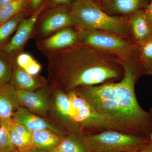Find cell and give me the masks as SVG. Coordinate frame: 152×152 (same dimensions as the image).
Returning a JSON list of instances; mask_svg holds the SVG:
<instances>
[{"mask_svg":"<svg viewBox=\"0 0 152 152\" xmlns=\"http://www.w3.org/2000/svg\"><path fill=\"white\" fill-rule=\"evenodd\" d=\"M12 118L31 132L47 130L56 133L61 138L69 134L54 120L33 113L21 106L18 107L14 112Z\"/></svg>","mask_w":152,"mask_h":152,"instance_id":"obj_10","label":"cell"},{"mask_svg":"<svg viewBox=\"0 0 152 152\" xmlns=\"http://www.w3.org/2000/svg\"><path fill=\"white\" fill-rule=\"evenodd\" d=\"M77 26L68 7H55L45 9L38 18L31 39L40 40L59 30Z\"/></svg>","mask_w":152,"mask_h":152,"instance_id":"obj_7","label":"cell"},{"mask_svg":"<svg viewBox=\"0 0 152 152\" xmlns=\"http://www.w3.org/2000/svg\"><path fill=\"white\" fill-rule=\"evenodd\" d=\"M44 2V0H30L27 8L32 14L40 7Z\"/></svg>","mask_w":152,"mask_h":152,"instance_id":"obj_26","label":"cell"},{"mask_svg":"<svg viewBox=\"0 0 152 152\" xmlns=\"http://www.w3.org/2000/svg\"><path fill=\"white\" fill-rule=\"evenodd\" d=\"M10 84L17 91H33L49 84L48 80L39 75H30L14 64Z\"/></svg>","mask_w":152,"mask_h":152,"instance_id":"obj_12","label":"cell"},{"mask_svg":"<svg viewBox=\"0 0 152 152\" xmlns=\"http://www.w3.org/2000/svg\"><path fill=\"white\" fill-rule=\"evenodd\" d=\"M13 144L8 128L2 121L0 126V152H17Z\"/></svg>","mask_w":152,"mask_h":152,"instance_id":"obj_24","label":"cell"},{"mask_svg":"<svg viewBox=\"0 0 152 152\" xmlns=\"http://www.w3.org/2000/svg\"><path fill=\"white\" fill-rule=\"evenodd\" d=\"M91 1H100V0H91Z\"/></svg>","mask_w":152,"mask_h":152,"instance_id":"obj_35","label":"cell"},{"mask_svg":"<svg viewBox=\"0 0 152 152\" xmlns=\"http://www.w3.org/2000/svg\"><path fill=\"white\" fill-rule=\"evenodd\" d=\"M129 22L131 37L139 46L152 38V26L145 9L131 15Z\"/></svg>","mask_w":152,"mask_h":152,"instance_id":"obj_13","label":"cell"},{"mask_svg":"<svg viewBox=\"0 0 152 152\" xmlns=\"http://www.w3.org/2000/svg\"><path fill=\"white\" fill-rule=\"evenodd\" d=\"M34 146L44 151H51L59 144L61 138L52 131L43 130L32 133Z\"/></svg>","mask_w":152,"mask_h":152,"instance_id":"obj_17","label":"cell"},{"mask_svg":"<svg viewBox=\"0 0 152 152\" xmlns=\"http://www.w3.org/2000/svg\"><path fill=\"white\" fill-rule=\"evenodd\" d=\"M145 10L150 23L152 26V0H151L149 6L148 8L145 9Z\"/></svg>","mask_w":152,"mask_h":152,"instance_id":"obj_28","label":"cell"},{"mask_svg":"<svg viewBox=\"0 0 152 152\" xmlns=\"http://www.w3.org/2000/svg\"><path fill=\"white\" fill-rule=\"evenodd\" d=\"M14 64L33 75H39L42 69L41 64L31 54L23 51L15 57Z\"/></svg>","mask_w":152,"mask_h":152,"instance_id":"obj_19","label":"cell"},{"mask_svg":"<svg viewBox=\"0 0 152 152\" xmlns=\"http://www.w3.org/2000/svg\"><path fill=\"white\" fill-rule=\"evenodd\" d=\"M16 91L21 107L38 115L49 118L50 108V85L33 91Z\"/></svg>","mask_w":152,"mask_h":152,"instance_id":"obj_11","label":"cell"},{"mask_svg":"<svg viewBox=\"0 0 152 152\" xmlns=\"http://www.w3.org/2000/svg\"><path fill=\"white\" fill-rule=\"evenodd\" d=\"M20 106L16 90L9 83H0V118H11Z\"/></svg>","mask_w":152,"mask_h":152,"instance_id":"obj_15","label":"cell"},{"mask_svg":"<svg viewBox=\"0 0 152 152\" xmlns=\"http://www.w3.org/2000/svg\"><path fill=\"white\" fill-rule=\"evenodd\" d=\"M2 120L0 118V126H1V123Z\"/></svg>","mask_w":152,"mask_h":152,"instance_id":"obj_36","label":"cell"},{"mask_svg":"<svg viewBox=\"0 0 152 152\" xmlns=\"http://www.w3.org/2000/svg\"><path fill=\"white\" fill-rule=\"evenodd\" d=\"M30 0H12L0 7V25L20 12L28 4Z\"/></svg>","mask_w":152,"mask_h":152,"instance_id":"obj_20","label":"cell"},{"mask_svg":"<svg viewBox=\"0 0 152 152\" xmlns=\"http://www.w3.org/2000/svg\"><path fill=\"white\" fill-rule=\"evenodd\" d=\"M48 6L47 1H44L39 8L21 22L8 42L1 49L2 53L15 58L23 52L28 41L32 38L38 18Z\"/></svg>","mask_w":152,"mask_h":152,"instance_id":"obj_8","label":"cell"},{"mask_svg":"<svg viewBox=\"0 0 152 152\" xmlns=\"http://www.w3.org/2000/svg\"><path fill=\"white\" fill-rule=\"evenodd\" d=\"M68 7L80 29L109 31L132 38L129 18L109 15L98 1L75 0Z\"/></svg>","mask_w":152,"mask_h":152,"instance_id":"obj_4","label":"cell"},{"mask_svg":"<svg viewBox=\"0 0 152 152\" xmlns=\"http://www.w3.org/2000/svg\"><path fill=\"white\" fill-rule=\"evenodd\" d=\"M17 152H41V151L40 150L34 146L31 149L29 150H28V151H18Z\"/></svg>","mask_w":152,"mask_h":152,"instance_id":"obj_29","label":"cell"},{"mask_svg":"<svg viewBox=\"0 0 152 152\" xmlns=\"http://www.w3.org/2000/svg\"><path fill=\"white\" fill-rule=\"evenodd\" d=\"M0 52H1V50H0Z\"/></svg>","mask_w":152,"mask_h":152,"instance_id":"obj_37","label":"cell"},{"mask_svg":"<svg viewBox=\"0 0 152 152\" xmlns=\"http://www.w3.org/2000/svg\"><path fill=\"white\" fill-rule=\"evenodd\" d=\"M122 64L124 75L120 81L82 86L74 91L114 130L149 139L152 114L140 105L135 91L136 83L145 75L143 68L140 60Z\"/></svg>","mask_w":152,"mask_h":152,"instance_id":"obj_1","label":"cell"},{"mask_svg":"<svg viewBox=\"0 0 152 152\" xmlns=\"http://www.w3.org/2000/svg\"><path fill=\"white\" fill-rule=\"evenodd\" d=\"M53 150L62 152H90L84 138V134H69L62 138Z\"/></svg>","mask_w":152,"mask_h":152,"instance_id":"obj_18","label":"cell"},{"mask_svg":"<svg viewBox=\"0 0 152 152\" xmlns=\"http://www.w3.org/2000/svg\"><path fill=\"white\" fill-rule=\"evenodd\" d=\"M41 152H62L61 151H56V150H52V151H44V150H41Z\"/></svg>","mask_w":152,"mask_h":152,"instance_id":"obj_33","label":"cell"},{"mask_svg":"<svg viewBox=\"0 0 152 152\" xmlns=\"http://www.w3.org/2000/svg\"><path fill=\"white\" fill-rule=\"evenodd\" d=\"M151 0H111L102 7L111 15L129 18L140 10L148 8Z\"/></svg>","mask_w":152,"mask_h":152,"instance_id":"obj_14","label":"cell"},{"mask_svg":"<svg viewBox=\"0 0 152 152\" xmlns=\"http://www.w3.org/2000/svg\"><path fill=\"white\" fill-rule=\"evenodd\" d=\"M84 138L90 152H136L150 141L146 138L113 130L84 134Z\"/></svg>","mask_w":152,"mask_h":152,"instance_id":"obj_6","label":"cell"},{"mask_svg":"<svg viewBox=\"0 0 152 152\" xmlns=\"http://www.w3.org/2000/svg\"><path fill=\"white\" fill-rule=\"evenodd\" d=\"M50 88L49 118L69 134H90L111 129L108 123L75 91L66 93L54 87Z\"/></svg>","mask_w":152,"mask_h":152,"instance_id":"obj_3","label":"cell"},{"mask_svg":"<svg viewBox=\"0 0 152 152\" xmlns=\"http://www.w3.org/2000/svg\"><path fill=\"white\" fill-rule=\"evenodd\" d=\"M139 58L145 75L152 77V38L139 46Z\"/></svg>","mask_w":152,"mask_h":152,"instance_id":"obj_21","label":"cell"},{"mask_svg":"<svg viewBox=\"0 0 152 152\" xmlns=\"http://www.w3.org/2000/svg\"><path fill=\"white\" fill-rule=\"evenodd\" d=\"M150 112L152 113V107L151 108V109H150ZM149 140L150 143L151 144H152V130L151 131V134H150L149 137Z\"/></svg>","mask_w":152,"mask_h":152,"instance_id":"obj_32","label":"cell"},{"mask_svg":"<svg viewBox=\"0 0 152 152\" xmlns=\"http://www.w3.org/2000/svg\"><path fill=\"white\" fill-rule=\"evenodd\" d=\"M80 30L76 26L59 30L48 37L37 41V48L44 55H49L80 43Z\"/></svg>","mask_w":152,"mask_h":152,"instance_id":"obj_9","label":"cell"},{"mask_svg":"<svg viewBox=\"0 0 152 152\" xmlns=\"http://www.w3.org/2000/svg\"><path fill=\"white\" fill-rule=\"evenodd\" d=\"M78 28L82 43L113 55L122 63L140 60L139 46L131 37L103 30Z\"/></svg>","mask_w":152,"mask_h":152,"instance_id":"obj_5","label":"cell"},{"mask_svg":"<svg viewBox=\"0 0 152 152\" xmlns=\"http://www.w3.org/2000/svg\"><path fill=\"white\" fill-rule=\"evenodd\" d=\"M31 15L26 7L18 13L0 25V49L8 42L21 22Z\"/></svg>","mask_w":152,"mask_h":152,"instance_id":"obj_16","label":"cell"},{"mask_svg":"<svg viewBox=\"0 0 152 152\" xmlns=\"http://www.w3.org/2000/svg\"><path fill=\"white\" fill-rule=\"evenodd\" d=\"M7 127L10 134L12 141L18 151H28L34 147L32 138L28 137L18 133L12 128L8 126Z\"/></svg>","mask_w":152,"mask_h":152,"instance_id":"obj_22","label":"cell"},{"mask_svg":"<svg viewBox=\"0 0 152 152\" xmlns=\"http://www.w3.org/2000/svg\"><path fill=\"white\" fill-rule=\"evenodd\" d=\"M110 1H111V0H100V1L98 2L101 5V6H102L109 2Z\"/></svg>","mask_w":152,"mask_h":152,"instance_id":"obj_31","label":"cell"},{"mask_svg":"<svg viewBox=\"0 0 152 152\" xmlns=\"http://www.w3.org/2000/svg\"><path fill=\"white\" fill-rule=\"evenodd\" d=\"M14 58L4 54L1 50L0 83H10L13 68Z\"/></svg>","mask_w":152,"mask_h":152,"instance_id":"obj_23","label":"cell"},{"mask_svg":"<svg viewBox=\"0 0 152 152\" xmlns=\"http://www.w3.org/2000/svg\"><path fill=\"white\" fill-rule=\"evenodd\" d=\"M12 1V0H0V7L4 5L5 4H7V3Z\"/></svg>","mask_w":152,"mask_h":152,"instance_id":"obj_30","label":"cell"},{"mask_svg":"<svg viewBox=\"0 0 152 152\" xmlns=\"http://www.w3.org/2000/svg\"><path fill=\"white\" fill-rule=\"evenodd\" d=\"M104 152H123L119 151H105Z\"/></svg>","mask_w":152,"mask_h":152,"instance_id":"obj_34","label":"cell"},{"mask_svg":"<svg viewBox=\"0 0 152 152\" xmlns=\"http://www.w3.org/2000/svg\"><path fill=\"white\" fill-rule=\"evenodd\" d=\"M46 57L49 85L66 93L120 81L124 75L118 57L82 43Z\"/></svg>","mask_w":152,"mask_h":152,"instance_id":"obj_2","label":"cell"},{"mask_svg":"<svg viewBox=\"0 0 152 152\" xmlns=\"http://www.w3.org/2000/svg\"><path fill=\"white\" fill-rule=\"evenodd\" d=\"M136 152H152V144L149 141Z\"/></svg>","mask_w":152,"mask_h":152,"instance_id":"obj_27","label":"cell"},{"mask_svg":"<svg viewBox=\"0 0 152 152\" xmlns=\"http://www.w3.org/2000/svg\"><path fill=\"white\" fill-rule=\"evenodd\" d=\"M48 4V7L50 6L55 7H68L75 0H46Z\"/></svg>","mask_w":152,"mask_h":152,"instance_id":"obj_25","label":"cell"}]
</instances>
